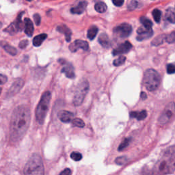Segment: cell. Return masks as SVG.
<instances>
[{"label":"cell","instance_id":"obj_1","mask_svg":"<svg viewBox=\"0 0 175 175\" xmlns=\"http://www.w3.org/2000/svg\"><path fill=\"white\" fill-rule=\"evenodd\" d=\"M31 121L30 109L25 105H19L14 110L10 119V140L17 142L25 135Z\"/></svg>","mask_w":175,"mask_h":175},{"label":"cell","instance_id":"obj_2","mask_svg":"<svg viewBox=\"0 0 175 175\" xmlns=\"http://www.w3.org/2000/svg\"><path fill=\"white\" fill-rule=\"evenodd\" d=\"M155 173L171 174L175 171V146L169 147L155 165Z\"/></svg>","mask_w":175,"mask_h":175},{"label":"cell","instance_id":"obj_3","mask_svg":"<svg viewBox=\"0 0 175 175\" xmlns=\"http://www.w3.org/2000/svg\"><path fill=\"white\" fill-rule=\"evenodd\" d=\"M51 99V95L50 92H45L42 95L38 105L36 109V118L40 124H43L46 118L48 109H49L50 101Z\"/></svg>","mask_w":175,"mask_h":175},{"label":"cell","instance_id":"obj_4","mask_svg":"<svg viewBox=\"0 0 175 175\" xmlns=\"http://www.w3.org/2000/svg\"><path fill=\"white\" fill-rule=\"evenodd\" d=\"M161 82L159 74L154 69H150L146 71L144 75L143 83L146 88L150 92L156 90Z\"/></svg>","mask_w":175,"mask_h":175},{"label":"cell","instance_id":"obj_5","mask_svg":"<svg viewBox=\"0 0 175 175\" xmlns=\"http://www.w3.org/2000/svg\"><path fill=\"white\" fill-rule=\"evenodd\" d=\"M25 174H44V166L39 155L34 154L32 155L30 160L26 164L24 168Z\"/></svg>","mask_w":175,"mask_h":175},{"label":"cell","instance_id":"obj_6","mask_svg":"<svg viewBox=\"0 0 175 175\" xmlns=\"http://www.w3.org/2000/svg\"><path fill=\"white\" fill-rule=\"evenodd\" d=\"M89 90V83L85 80H81L77 86L75 95L73 98V104L75 106H80L82 104L87 93Z\"/></svg>","mask_w":175,"mask_h":175},{"label":"cell","instance_id":"obj_7","mask_svg":"<svg viewBox=\"0 0 175 175\" xmlns=\"http://www.w3.org/2000/svg\"><path fill=\"white\" fill-rule=\"evenodd\" d=\"M175 116V104L170 103L167 105L166 108L161 114L159 118V123L160 124H166L172 121Z\"/></svg>","mask_w":175,"mask_h":175},{"label":"cell","instance_id":"obj_8","mask_svg":"<svg viewBox=\"0 0 175 175\" xmlns=\"http://www.w3.org/2000/svg\"><path fill=\"white\" fill-rule=\"evenodd\" d=\"M131 32H132V27L128 23H123L114 29V34L121 38L128 37Z\"/></svg>","mask_w":175,"mask_h":175},{"label":"cell","instance_id":"obj_9","mask_svg":"<svg viewBox=\"0 0 175 175\" xmlns=\"http://www.w3.org/2000/svg\"><path fill=\"white\" fill-rule=\"evenodd\" d=\"M59 62L63 64V67H62L61 72L65 74L66 77L70 79H74L75 77V71H74V67L71 64L69 63L64 60H59Z\"/></svg>","mask_w":175,"mask_h":175},{"label":"cell","instance_id":"obj_10","mask_svg":"<svg viewBox=\"0 0 175 175\" xmlns=\"http://www.w3.org/2000/svg\"><path fill=\"white\" fill-rule=\"evenodd\" d=\"M23 84H24L23 81L20 78H19L17 80L14 81L13 85L11 86L9 90L8 91V92H7V98L12 97H13L14 95L17 94L21 88H22Z\"/></svg>","mask_w":175,"mask_h":175},{"label":"cell","instance_id":"obj_11","mask_svg":"<svg viewBox=\"0 0 175 175\" xmlns=\"http://www.w3.org/2000/svg\"><path fill=\"white\" fill-rule=\"evenodd\" d=\"M80 48L84 51H88L89 50V45L85 40H76L69 45V49L71 52H75Z\"/></svg>","mask_w":175,"mask_h":175},{"label":"cell","instance_id":"obj_12","mask_svg":"<svg viewBox=\"0 0 175 175\" xmlns=\"http://www.w3.org/2000/svg\"><path fill=\"white\" fill-rule=\"evenodd\" d=\"M137 33L138 36H137V40L139 41H142V40H147L150 38L153 34V31L151 29H148L145 27H140L138 29Z\"/></svg>","mask_w":175,"mask_h":175},{"label":"cell","instance_id":"obj_13","mask_svg":"<svg viewBox=\"0 0 175 175\" xmlns=\"http://www.w3.org/2000/svg\"><path fill=\"white\" fill-rule=\"evenodd\" d=\"M132 48V45L131 44L129 41H126L123 42V44L116 48V49L113 50L112 51V54L113 56H118V55H122L126 53H128Z\"/></svg>","mask_w":175,"mask_h":175},{"label":"cell","instance_id":"obj_14","mask_svg":"<svg viewBox=\"0 0 175 175\" xmlns=\"http://www.w3.org/2000/svg\"><path fill=\"white\" fill-rule=\"evenodd\" d=\"M58 118L63 123H70L73 120L74 115L71 112L66 111V110H61L57 114Z\"/></svg>","mask_w":175,"mask_h":175},{"label":"cell","instance_id":"obj_15","mask_svg":"<svg viewBox=\"0 0 175 175\" xmlns=\"http://www.w3.org/2000/svg\"><path fill=\"white\" fill-rule=\"evenodd\" d=\"M88 6V3L86 1H81L78 4L77 6L73 7L71 9V13L81 14L85 11L86 7Z\"/></svg>","mask_w":175,"mask_h":175},{"label":"cell","instance_id":"obj_16","mask_svg":"<svg viewBox=\"0 0 175 175\" xmlns=\"http://www.w3.org/2000/svg\"><path fill=\"white\" fill-rule=\"evenodd\" d=\"M57 32L63 34L65 36L66 40L67 42H70L71 38V31L66 25H60L57 27Z\"/></svg>","mask_w":175,"mask_h":175},{"label":"cell","instance_id":"obj_17","mask_svg":"<svg viewBox=\"0 0 175 175\" xmlns=\"http://www.w3.org/2000/svg\"><path fill=\"white\" fill-rule=\"evenodd\" d=\"M99 42L103 47L106 48V49H108L111 47V41H110L108 36L105 33L101 34L99 36Z\"/></svg>","mask_w":175,"mask_h":175},{"label":"cell","instance_id":"obj_18","mask_svg":"<svg viewBox=\"0 0 175 175\" xmlns=\"http://www.w3.org/2000/svg\"><path fill=\"white\" fill-rule=\"evenodd\" d=\"M24 23H25V28H24L25 33L29 37H31L34 32V25L32 21L30 19L25 18V20H24Z\"/></svg>","mask_w":175,"mask_h":175},{"label":"cell","instance_id":"obj_19","mask_svg":"<svg viewBox=\"0 0 175 175\" xmlns=\"http://www.w3.org/2000/svg\"><path fill=\"white\" fill-rule=\"evenodd\" d=\"M130 117L133 118H136L138 121H142L147 116V112L146 110H142L141 112H132L130 114Z\"/></svg>","mask_w":175,"mask_h":175},{"label":"cell","instance_id":"obj_20","mask_svg":"<svg viewBox=\"0 0 175 175\" xmlns=\"http://www.w3.org/2000/svg\"><path fill=\"white\" fill-rule=\"evenodd\" d=\"M47 37V35L46 34H39L36 36L33 39V45H34L35 47H39L42 45V42L46 39Z\"/></svg>","mask_w":175,"mask_h":175},{"label":"cell","instance_id":"obj_21","mask_svg":"<svg viewBox=\"0 0 175 175\" xmlns=\"http://www.w3.org/2000/svg\"><path fill=\"white\" fill-rule=\"evenodd\" d=\"M165 17L171 23H175V12L172 8H168L166 12Z\"/></svg>","mask_w":175,"mask_h":175},{"label":"cell","instance_id":"obj_22","mask_svg":"<svg viewBox=\"0 0 175 175\" xmlns=\"http://www.w3.org/2000/svg\"><path fill=\"white\" fill-rule=\"evenodd\" d=\"M166 39V34H162L157 36L155 39H153L151 42V44L153 46H158L164 43V42Z\"/></svg>","mask_w":175,"mask_h":175},{"label":"cell","instance_id":"obj_23","mask_svg":"<svg viewBox=\"0 0 175 175\" xmlns=\"http://www.w3.org/2000/svg\"><path fill=\"white\" fill-rule=\"evenodd\" d=\"M97 32H98V28H97V26H95V25L91 26L88 31L87 36L90 40H92L96 37V36H97Z\"/></svg>","mask_w":175,"mask_h":175},{"label":"cell","instance_id":"obj_24","mask_svg":"<svg viewBox=\"0 0 175 175\" xmlns=\"http://www.w3.org/2000/svg\"><path fill=\"white\" fill-rule=\"evenodd\" d=\"M95 8L96 11H97L98 13H103L107 10V5L105 4L104 2H98L95 4Z\"/></svg>","mask_w":175,"mask_h":175},{"label":"cell","instance_id":"obj_25","mask_svg":"<svg viewBox=\"0 0 175 175\" xmlns=\"http://www.w3.org/2000/svg\"><path fill=\"white\" fill-rule=\"evenodd\" d=\"M140 22L142 24L144 27L147 28L148 29H151L153 26V23L152 21L148 19V18L145 17V16H142L140 18Z\"/></svg>","mask_w":175,"mask_h":175},{"label":"cell","instance_id":"obj_26","mask_svg":"<svg viewBox=\"0 0 175 175\" xmlns=\"http://www.w3.org/2000/svg\"><path fill=\"white\" fill-rule=\"evenodd\" d=\"M3 47L5 51L8 53V54L12 55V56H15L16 53H17L16 48H14L13 46H10V45L8 44H5L4 45H3Z\"/></svg>","mask_w":175,"mask_h":175},{"label":"cell","instance_id":"obj_27","mask_svg":"<svg viewBox=\"0 0 175 175\" xmlns=\"http://www.w3.org/2000/svg\"><path fill=\"white\" fill-rule=\"evenodd\" d=\"M153 16L154 18V20L155 21V22L157 23H159L160 20H161V17H162V12L159 10V9H155L153 11Z\"/></svg>","mask_w":175,"mask_h":175},{"label":"cell","instance_id":"obj_28","mask_svg":"<svg viewBox=\"0 0 175 175\" xmlns=\"http://www.w3.org/2000/svg\"><path fill=\"white\" fill-rule=\"evenodd\" d=\"M125 61H126V57L124 56H119L117 59L114 60L113 64L115 66H118L122 65V64H123L124 62H125Z\"/></svg>","mask_w":175,"mask_h":175},{"label":"cell","instance_id":"obj_29","mask_svg":"<svg viewBox=\"0 0 175 175\" xmlns=\"http://www.w3.org/2000/svg\"><path fill=\"white\" fill-rule=\"evenodd\" d=\"M72 124H73V126L77 127L83 128L85 127V123L83 121L80 119V118H75L72 121Z\"/></svg>","mask_w":175,"mask_h":175},{"label":"cell","instance_id":"obj_30","mask_svg":"<svg viewBox=\"0 0 175 175\" xmlns=\"http://www.w3.org/2000/svg\"><path fill=\"white\" fill-rule=\"evenodd\" d=\"M129 142H130V139H129V138L124 139V140L123 141V142L119 145L118 148V150H119V151H123V150L125 149V148L129 146Z\"/></svg>","mask_w":175,"mask_h":175},{"label":"cell","instance_id":"obj_31","mask_svg":"<svg viewBox=\"0 0 175 175\" xmlns=\"http://www.w3.org/2000/svg\"><path fill=\"white\" fill-rule=\"evenodd\" d=\"M71 157L72 159H73L74 161H80V160L82 159V155H81V153L78 152H73L71 155Z\"/></svg>","mask_w":175,"mask_h":175},{"label":"cell","instance_id":"obj_32","mask_svg":"<svg viewBox=\"0 0 175 175\" xmlns=\"http://www.w3.org/2000/svg\"><path fill=\"white\" fill-rule=\"evenodd\" d=\"M166 41L168 43H169V44H171V43L175 42V32H172L170 34L166 35Z\"/></svg>","mask_w":175,"mask_h":175},{"label":"cell","instance_id":"obj_33","mask_svg":"<svg viewBox=\"0 0 175 175\" xmlns=\"http://www.w3.org/2000/svg\"><path fill=\"white\" fill-rule=\"evenodd\" d=\"M127 162V158L125 156L117 157L116 161H115V162H116L118 165H123L125 164Z\"/></svg>","mask_w":175,"mask_h":175},{"label":"cell","instance_id":"obj_34","mask_svg":"<svg viewBox=\"0 0 175 175\" xmlns=\"http://www.w3.org/2000/svg\"><path fill=\"white\" fill-rule=\"evenodd\" d=\"M166 71L168 74L175 73V64H168L166 66Z\"/></svg>","mask_w":175,"mask_h":175},{"label":"cell","instance_id":"obj_35","mask_svg":"<svg viewBox=\"0 0 175 175\" xmlns=\"http://www.w3.org/2000/svg\"><path fill=\"white\" fill-rule=\"evenodd\" d=\"M138 5V2L136 1V0H132L129 2V4L128 5V9L129 10H133L136 9L137 8Z\"/></svg>","mask_w":175,"mask_h":175},{"label":"cell","instance_id":"obj_36","mask_svg":"<svg viewBox=\"0 0 175 175\" xmlns=\"http://www.w3.org/2000/svg\"><path fill=\"white\" fill-rule=\"evenodd\" d=\"M28 43H29V41L28 40H22V41H21L20 43H19V48H20V49H23L28 46Z\"/></svg>","mask_w":175,"mask_h":175},{"label":"cell","instance_id":"obj_37","mask_svg":"<svg viewBox=\"0 0 175 175\" xmlns=\"http://www.w3.org/2000/svg\"><path fill=\"white\" fill-rule=\"evenodd\" d=\"M34 19L35 23L36 25H39L40 24V21H41V19H40V16L38 14H35L34 15Z\"/></svg>","mask_w":175,"mask_h":175},{"label":"cell","instance_id":"obj_38","mask_svg":"<svg viewBox=\"0 0 175 175\" xmlns=\"http://www.w3.org/2000/svg\"><path fill=\"white\" fill-rule=\"evenodd\" d=\"M112 2L117 7H121L124 4V0H112Z\"/></svg>","mask_w":175,"mask_h":175},{"label":"cell","instance_id":"obj_39","mask_svg":"<svg viewBox=\"0 0 175 175\" xmlns=\"http://www.w3.org/2000/svg\"><path fill=\"white\" fill-rule=\"evenodd\" d=\"M71 174V171L70 169L67 168V169H65L63 171L60 172V174H62V175H69V174Z\"/></svg>","mask_w":175,"mask_h":175},{"label":"cell","instance_id":"obj_40","mask_svg":"<svg viewBox=\"0 0 175 175\" xmlns=\"http://www.w3.org/2000/svg\"><path fill=\"white\" fill-rule=\"evenodd\" d=\"M0 79H1V84H4L7 81V77L4 75H1Z\"/></svg>","mask_w":175,"mask_h":175},{"label":"cell","instance_id":"obj_41","mask_svg":"<svg viewBox=\"0 0 175 175\" xmlns=\"http://www.w3.org/2000/svg\"><path fill=\"white\" fill-rule=\"evenodd\" d=\"M140 97H141V99H143V100H144V99H147V95H146V93H145V92H141Z\"/></svg>","mask_w":175,"mask_h":175},{"label":"cell","instance_id":"obj_42","mask_svg":"<svg viewBox=\"0 0 175 175\" xmlns=\"http://www.w3.org/2000/svg\"><path fill=\"white\" fill-rule=\"evenodd\" d=\"M8 1H9L10 2H11V3H13V2L15 1L16 0H8Z\"/></svg>","mask_w":175,"mask_h":175},{"label":"cell","instance_id":"obj_43","mask_svg":"<svg viewBox=\"0 0 175 175\" xmlns=\"http://www.w3.org/2000/svg\"><path fill=\"white\" fill-rule=\"evenodd\" d=\"M28 1H32V0H28Z\"/></svg>","mask_w":175,"mask_h":175}]
</instances>
